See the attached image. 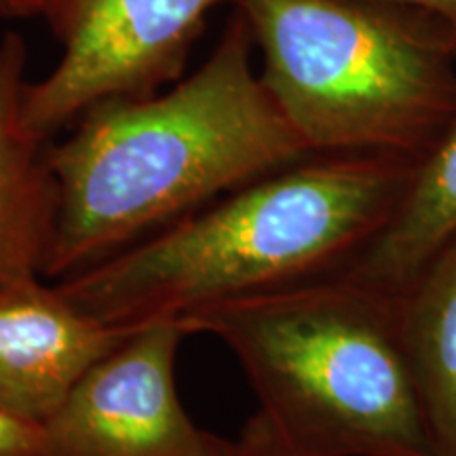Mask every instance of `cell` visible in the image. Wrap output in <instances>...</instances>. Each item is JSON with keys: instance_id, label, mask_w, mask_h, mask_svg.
Wrapping results in <instances>:
<instances>
[{"instance_id": "6da1fadb", "label": "cell", "mask_w": 456, "mask_h": 456, "mask_svg": "<svg viewBox=\"0 0 456 456\" xmlns=\"http://www.w3.org/2000/svg\"><path fill=\"white\" fill-rule=\"evenodd\" d=\"M252 45L237 11L186 81L91 108L64 144L47 148L57 216L43 277L77 275L311 155L254 72Z\"/></svg>"}, {"instance_id": "7a4b0ae2", "label": "cell", "mask_w": 456, "mask_h": 456, "mask_svg": "<svg viewBox=\"0 0 456 456\" xmlns=\"http://www.w3.org/2000/svg\"><path fill=\"white\" fill-rule=\"evenodd\" d=\"M416 161L393 152L309 155L57 288L89 317L131 330L336 275L389 224Z\"/></svg>"}, {"instance_id": "3957f363", "label": "cell", "mask_w": 456, "mask_h": 456, "mask_svg": "<svg viewBox=\"0 0 456 456\" xmlns=\"http://www.w3.org/2000/svg\"><path fill=\"white\" fill-rule=\"evenodd\" d=\"M235 353L296 456H436L397 296L328 275L180 319Z\"/></svg>"}, {"instance_id": "277c9868", "label": "cell", "mask_w": 456, "mask_h": 456, "mask_svg": "<svg viewBox=\"0 0 456 456\" xmlns=\"http://www.w3.org/2000/svg\"><path fill=\"white\" fill-rule=\"evenodd\" d=\"M271 98L311 155L420 159L456 112V37L393 0H232Z\"/></svg>"}, {"instance_id": "5b68a950", "label": "cell", "mask_w": 456, "mask_h": 456, "mask_svg": "<svg viewBox=\"0 0 456 456\" xmlns=\"http://www.w3.org/2000/svg\"><path fill=\"white\" fill-rule=\"evenodd\" d=\"M224 0H51L47 13L64 47L43 81L24 85L21 114L49 140L91 108L146 98L175 81L205 17Z\"/></svg>"}, {"instance_id": "8992f818", "label": "cell", "mask_w": 456, "mask_h": 456, "mask_svg": "<svg viewBox=\"0 0 456 456\" xmlns=\"http://www.w3.org/2000/svg\"><path fill=\"white\" fill-rule=\"evenodd\" d=\"M175 319L134 328L81 376L43 425L51 456H209L222 437L199 429L175 391Z\"/></svg>"}, {"instance_id": "52a82bcc", "label": "cell", "mask_w": 456, "mask_h": 456, "mask_svg": "<svg viewBox=\"0 0 456 456\" xmlns=\"http://www.w3.org/2000/svg\"><path fill=\"white\" fill-rule=\"evenodd\" d=\"M131 330L89 317L38 277L0 288V412L43 427Z\"/></svg>"}, {"instance_id": "ba28073f", "label": "cell", "mask_w": 456, "mask_h": 456, "mask_svg": "<svg viewBox=\"0 0 456 456\" xmlns=\"http://www.w3.org/2000/svg\"><path fill=\"white\" fill-rule=\"evenodd\" d=\"M28 49L15 32L0 41V288L41 277L57 216L47 140L21 114Z\"/></svg>"}, {"instance_id": "9c48e42d", "label": "cell", "mask_w": 456, "mask_h": 456, "mask_svg": "<svg viewBox=\"0 0 456 456\" xmlns=\"http://www.w3.org/2000/svg\"><path fill=\"white\" fill-rule=\"evenodd\" d=\"M456 237V112L414 165L397 212L340 275L399 296Z\"/></svg>"}, {"instance_id": "30bf717a", "label": "cell", "mask_w": 456, "mask_h": 456, "mask_svg": "<svg viewBox=\"0 0 456 456\" xmlns=\"http://www.w3.org/2000/svg\"><path fill=\"white\" fill-rule=\"evenodd\" d=\"M436 456H456V237L397 296Z\"/></svg>"}, {"instance_id": "8fae6325", "label": "cell", "mask_w": 456, "mask_h": 456, "mask_svg": "<svg viewBox=\"0 0 456 456\" xmlns=\"http://www.w3.org/2000/svg\"><path fill=\"white\" fill-rule=\"evenodd\" d=\"M209 456H296L260 412H256L235 440L222 437Z\"/></svg>"}, {"instance_id": "7c38bea8", "label": "cell", "mask_w": 456, "mask_h": 456, "mask_svg": "<svg viewBox=\"0 0 456 456\" xmlns=\"http://www.w3.org/2000/svg\"><path fill=\"white\" fill-rule=\"evenodd\" d=\"M0 456H51L43 427L0 412Z\"/></svg>"}, {"instance_id": "4fadbf2b", "label": "cell", "mask_w": 456, "mask_h": 456, "mask_svg": "<svg viewBox=\"0 0 456 456\" xmlns=\"http://www.w3.org/2000/svg\"><path fill=\"white\" fill-rule=\"evenodd\" d=\"M393 3L410 4L425 13H429L437 20H442L456 37V0H393Z\"/></svg>"}, {"instance_id": "5bb4252c", "label": "cell", "mask_w": 456, "mask_h": 456, "mask_svg": "<svg viewBox=\"0 0 456 456\" xmlns=\"http://www.w3.org/2000/svg\"><path fill=\"white\" fill-rule=\"evenodd\" d=\"M49 4L51 0H0V17H43Z\"/></svg>"}]
</instances>
